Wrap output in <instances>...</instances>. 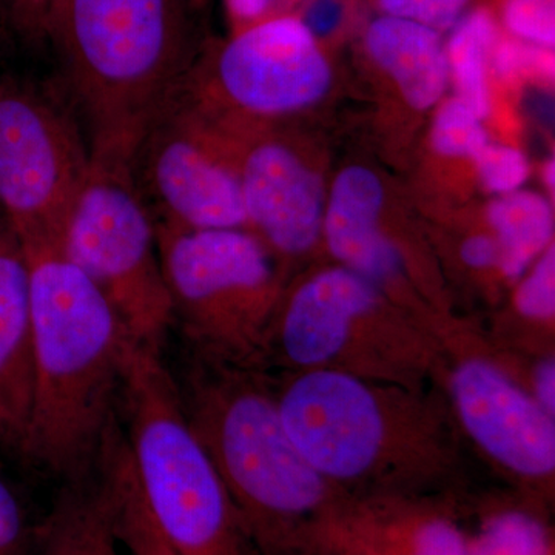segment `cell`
<instances>
[{"label":"cell","instance_id":"e0dca14e","mask_svg":"<svg viewBox=\"0 0 555 555\" xmlns=\"http://www.w3.org/2000/svg\"><path fill=\"white\" fill-rule=\"evenodd\" d=\"M361 46L412 108L436 107L443 98L451 75L441 33L418 22L375 14L361 30Z\"/></svg>","mask_w":555,"mask_h":555},{"label":"cell","instance_id":"1f68e13d","mask_svg":"<svg viewBox=\"0 0 555 555\" xmlns=\"http://www.w3.org/2000/svg\"><path fill=\"white\" fill-rule=\"evenodd\" d=\"M13 20L33 31H43L47 14L53 0H2Z\"/></svg>","mask_w":555,"mask_h":555},{"label":"cell","instance_id":"2e32d148","mask_svg":"<svg viewBox=\"0 0 555 555\" xmlns=\"http://www.w3.org/2000/svg\"><path fill=\"white\" fill-rule=\"evenodd\" d=\"M35 406L30 269L13 230L0 228V444L24 455Z\"/></svg>","mask_w":555,"mask_h":555},{"label":"cell","instance_id":"6da1fadb","mask_svg":"<svg viewBox=\"0 0 555 555\" xmlns=\"http://www.w3.org/2000/svg\"><path fill=\"white\" fill-rule=\"evenodd\" d=\"M299 452L343 496L455 494L465 447L440 383L409 387L331 371L270 379Z\"/></svg>","mask_w":555,"mask_h":555},{"label":"cell","instance_id":"8d00e7d4","mask_svg":"<svg viewBox=\"0 0 555 555\" xmlns=\"http://www.w3.org/2000/svg\"><path fill=\"white\" fill-rule=\"evenodd\" d=\"M0 83H2V82H0Z\"/></svg>","mask_w":555,"mask_h":555},{"label":"cell","instance_id":"ffe728a7","mask_svg":"<svg viewBox=\"0 0 555 555\" xmlns=\"http://www.w3.org/2000/svg\"><path fill=\"white\" fill-rule=\"evenodd\" d=\"M465 526L466 555H555L546 511L517 500H485Z\"/></svg>","mask_w":555,"mask_h":555},{"label":"cell","instance_id":"8fae6325","mask_svg":"<svg viewBox=\"0 0 555 555\" xmlns=\"http://www.w3.org/2000/svg\"><path fill=\"white\" fill-rule=\"evenodd\" d=\"M90 163L61 109L0 83V211L22 246L62 247Z\"/></svg>","mask_w":555,"mask_h":555},{"label":"cell","instance_id":"d590c367","mask_svg":"<svg viewBox=\"0 0 555 555\" xmlns=\"http://www.w3.org/2000/svg\"><path fill=\"white\" fill-rule=\"evenodd\" d=\"M3 222H5V219H3V221L0 219V228H2Z\"/></svg>","mask_w":555,"mask_h":555},{"label":"cell","instance_id":"5bb4252c","mask_svg":"<svg viewBox=\"0 0 555 555\" xmlns=\"http://www.w3.org/2000/svg\"><path fill=\"white\" fill-rule=\"evenodd\" d=\"M462 507L455 494L343 496L313 528L309 550L317 546L335 555H466Z\"/></svg>","mask_w":555,"mask_h":555},{"label":"cell","instance_id":"5b68a950","mask_svg":"<svg viewBox=\"0 0 555 555\" xmlns=\"http://www.w3.org/2000/svg\"><path fill=\"white\" fill-rule=\"evenodd\" d=\"M118 404L139 491L171 547L179 555H258L190 425L163 349L127 341Z\"/></svg>","mask_w":555,"mask_h":555},{"label":"cell","instance_id":"7402d4cb","mask_svg":"<svg viewBox=\"0 0 555 555\" xmlns=\"http://www.w3.org/2000/svg\"><path fill=\"white\" fill-rule=\"evenodd\" d=\"M444 39L449 75L454 82L456 98L481 120L491 112L489 69L491 53L502 35L494 11L485 5L474 7Z\"/></svg>","mask_w":555,"mask_h":555},{"label":"cell","instance_id":"603a6c76","mask_svg":"<svg viewBox=\"0 0 555 555\" xmlns=\"http://www.w3.org/2000/svg\"><path fill=\"white\" fill-rule=\"evenodd\" d=\"M513 308L526 324L525 352L528 356L554 353L555 247L535 259L516 283Z\"/></svg>","mask_w":555,"mask_h":555},{"label":"cell","instance_id":"277c9868","mask_svg":"<svg viewBox=\"0 0 555 555\" xmlns=\"http://www.w3.org/2000/svg\"><path fill=\"white\" fill-rule=\"evenodd\" d=\"M184 0H53L46 28L90 127V158L131 167L192 64Z\"/></svg>","mask_w":555,"mask_h":555},{"label":"cell","instance_id":"f546056e","mask_svg":"<svg viewBox=\"0 0 555 555\" xmlns=\"http://www.w3.org/2000/svg\"><path fill=\"white\" fill-rule=\"evenodd\" d=\"M309 0H222L232 31L244 30L261 22L299 14Z\"/></svg>","mask_w":555,"mask_h":555},{"label":"cell","instance_id":"4fadbf2b","mask_svg":"<svg viewBox=\"0 0 555 555\" xmlns=\"http://www.w3.org/2000/svg\"><path fill=\"white\" fill-rule=\"evenodd\" d=\"M198 109V108H196ZM224 142L238 171L247 230L273 258L309 254L323 229V181L297 150L258 122L198 109Z\"/></svg>","mask_w":555,"mask_h":555},{"label":"cell","instance_id":"3957f363","mask_svg":"<svg viewBox=\"0 0 555 555\" xmlns=\"http://www.w3.org/2000/svg\"><path fill=\"white\" fill-rule=\"evenodd\" d=\"M179 396L258 555H306L313 528L343 499L288 437L261 369L193 353Z\"/></svg>","mask_w":555,"mask_h":555},{"label":"cell","instance_id":"9c48e42d","mask_svg":"<svg viewBox=\"0 0 555 555\" xmlns=\"http://www.w3.org/2000/svg\"><path fill=\"white\" fill-rule=\"evenodd\" d=\"M440 386L456 426L520 499L546 511L554 500L555 416L511 377L483 338L444 327L438 334Z\"/></svg>","mask_w":555,"mask_h":555},{"label":"cell","instance_id":"d6a6232c","mask_svg":"<svg viewBox=\"0 0 555 555\" xmlns=\"http://www.w3.org/2000/svg\"><path fill=\"white\" fill-rule=\"evenodd\" d=\"M554 166H555L554 159L547 160L545 170H543V178H545L546 185H547V188H551V190H554V182H555Z\"/></svg>","mask_w":555,"mask_h":555},{"label":"cell","instance_id":"9a60e30c","mask_svg":"<svg viewBox=\"0 0 555 555\" xmlns=\"http://www.w3.org/2000/svg\"><path fill=\"white\" fill-rule=\"evenodd\" d=\"M385 190L374 171L347 167L335 179L321 236L338 266L366 278L383 294L408 280L404 251L379 225ZM392 299V298H390Z\"/></svg>","mask_w":555,"mask_h":555},{"label":"cell","instance_id":"e575fe53","mask_svg":"<svg viewBox=\"0 0 555 555\" xmlns=\"http://www.w3.org/2000/svg\"><path fill=\"white\" fill-rule=\"evenodd\" d=\"M185 3L190 7V9H199L206 0H184Z\"/></svg>","mask_w":555,"mask_h":555},{"label":"cell","instance_id":"d4e9b609","mask_svg":"<svg viewBox=\"0 0 555 555\" xmlns=\"http://www.w3.org/2000/svg\"><path fill=\"white\" fill-rule=\"evenodd\" d=\"M494 14L509 38L554 50L555 0H499Z\"/></svg>","mask_w":555,"mask_h":555},{"label":"cell","instance_id":"4dcf8cb0","mask_svg":"<svg viewBox=\"0 0 555 555\" xmlns=\"http://www.w3.org/2000/svg\"><path fill=\"white\" fill-rule=\"evenodd\" d=\"M459 255L467 269L477 270V272L496 270L502 276L500 273L502 254H500L499 243L492 233H476V235L467 236L460 246Z\"/></svg>","mask_w":555,"mask_h":555},{"label":"cell","instance_id":"7c38bea8","mask_svg":"<svg viewBox=\"0 0 555 555\" xmlns=\"http://www.w3.org/2000/svg\"><path fill=\"white\" fill-rule=\"evenodd\" d=\"M131 173L159 224L247 230L232 155L214 127L178 91L142 138Z\"/></svg>","mask_w":555,"mask_h":555},{"label":"cell","instance_id":"836d02e7","mask_svg":"<svg viewBox=\"0 0 555 555\" xmlns=\"http://www.w3.org/2000/svg\"><path fill=\"white\" fill-rule=\"evenodd\" d=\"M308 555H335V554L328 553V551H326V550H321V547L310 546V550L308 551Z\"/></svg>","mask_w":555,"mask_h":555},{"label":"cell","instance_id":"f1b7e54d","mask_svg":"<svg viewBox=\"0 0 555 555\" xmlns=\"http://www.w3.org/2000/svg\"><path fill=\"white\" fill-rule=\"evenodd\" d=\"M357 0H309L298 14L306 27L323 43L335 42L352 25Z\"/></svg>","mask_w":555,"mask_h":555},{"label":"cell","instance_id":"83f0119b","mask_svg":"<svg viewBox=\"0 0 555 555\" xmlns=\"http://www.w3.org/2000/svg\"><path fill=\"white\" fill-rule=\"evenodd\" d=\"M377 14L418 22L447 35L477 7V0H372Z\"/></svg>","mask_w":555,"mask_h":555},{"label":"cell","instance_id":"8992f818","mask_svg":"<svg viewBox=\"0 0 555 555\" xmlns=\"http://www.w3.org/2000/svg\"><path fill=\"white\" fill-rule=\"evenodd\" d=\"M400 309L352 270H318L281 298L262 369L339 372L409 387L440 383V339Z\"/></svg>","mask_w":555,"mask_h":555},{"label":"cell","instance_id":"ba28073f","mask_svg":"<svg viewBox=\"0 0 555 555\" xmlns=\"http://www.w3.org/2000/svg\"><path fill=\"white\" fill-rule=\"evenodd\" d=\"M62 251L100 287L134 341L163 349L175 324L173 309L160 268L155 219L131 167L91 159L62 236Z\"/></svg>","mask_w":555,"mask_h":555},{"label":"cell","instance_id":"52a82bcc","mask_svg":"<svg viewBox=\"0 0 555 555\" xmlns=\"http://www.w3.org/2000/svg\"><path fill=\"white\" fill-rule=\"evenodd\" d=\"M173 323L195 356L262 369L283 298L275 258L246 229L188 230L155 222Z\"/></svg>","mask_w":555,"mask_h":555},{"label":"cell","instance_id":"484cf974","mask_svg":"<svg viewBox=\"0 0 555 555\" xmlns=\"http://www.w3.org/2000/svg\"><path fill=\"white\" fill-rule=\"evenodd\" d=\"M39 526L9 478L0 473V555H35Z\"/></svg>","mask_w":555,"mask_h":555},{"label":"cell","instance_id":"cb8c5ba5","mask_svg":"<svg viewBox=\"0 0 555 555\" xmlns=\"http://www.w3.org/2000/svg\"><path fill=\"white\" fill-rule=\"evenodd\" d=\"M430 139L438 155L447 158L473 159L489 142L481 119L456 96L438 108Z\"/></svg>","mask_w":555,"mask_h":555},{"label":"cell","instance_id":"ac0fdd59","mask_svg":"<svg viewBox=\"0 0 555 555\" xmlns=\"http://www.w3.org/2000/svg\"><path fill=\"white\" fill-rule=\"evenodd\" d=\"M35 555H122L112 499L96 467L64 485L39 526Z\"/></svg>","mask_w":555,"mask_h":555},{"label":"cell","instance_id":"4316f807","mask_svg":"<svg viewBox=\"0 0 555 555\" xmlns=\"http://www.w3.org/2000/svg\"><path fill=\"white\" fill-rule=\"evenodd\" d=\"M481 184L496 195L521 190L529 177L528 159L520 150L486 142L473 156Z\"/></svg>","mask_w":555,"mask_h":555},{"label":"cell","instance_id":"44dd1931","mask_svg":"<svg viewBox=\"0 0 555 555\" xmlns=\"http://www.w3.org/2000/svg\"><path fill=\"white\" fill-rule=\"evenodd\" d=\"M488 222L502 254L500 273L507 283L516 284L554 244L553 207L534 192L517 190L492 201Z\"/></svg>","mask_w":555,"mask_h":555},{"label":"cell","instance_id":"7a4b0ae2","mask_svg":"<svg viewBox=\"0 0 555 555\" xmlns=\"http://www.w3.org/2000/svg\"><path fill=\"white\" fill-rule=\"evenodd\" d=\"M22 248L30 269L35 356V406L24 456L67 483L93 473L116 423L131 337L108 298L61 246Z\"/></svg>","mask_w":555,"mask_h":555},{"label":"cell","instance_id":"d6986e66","mask_svg":"<svg viewBox=\"0 0 555 555\" xmlns=\"http://www.w3.org/2000/svg\"><path fill=\"white\" fill-rule=\"evenodd\" d=\"M96 469L107 485L113 517L122 553L127 555H179L160 534L142 499L126 438L118 425L108 430L98 456Z\"/></svg>","mask_w":555,"mask_h":555},{"label":"cell","instance_id":"30bf717a","mask_svg":"<svg viewBox=\"0 0 555 555\" xmlns=\"http://www.w3.org/2000/svg\"><path fill=\"white\" fill-rule=\"evenodd\" d=\"M331 82L326 43L292 14L232 31L193 57L178 94L211 115L255 120L310 107Z\"/></svg>","mask_w":555,"mask_h":555}]
</instances>
